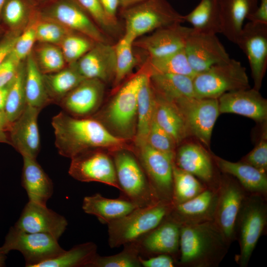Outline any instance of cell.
<instances>
[{"instance_id": "obj_1", "label": "cell", "mask_w": 267, "mask_h": 267, "mask_svg": "<svg viewBox=\"0 0 267 267\" xmlns=\"http://www.w3.org/2000/svg\"><path fill=\"white\" fill-rule=\"evenodd\" d=\"M51 125L59 154L71 159L89 149L117 147L125 141L95 119L74 118L62 111L53 117Z\"/></svg>"}, {"instance_id": "obj_2", "label": "cell", "mask_w": 267, "mask_h": 267, "mask_svg": "<svg viewBox=\"0 0 267 267\" xmlns=\"http://www.w3.org/2000/svg\"><path fill=\"white\" fill-rule=\"evenodd\" d=\"M230 245L213 220L180 225L178 266L217 267Z\"/></svg>"}, {"instance_id": "obj_3", "label": "cell", "mask_w": 267, "mask_h": 267, "mask_svg": "<svg viewBox=\"0 0 267 267\" xmlns=\"http://www.w3.org/2000/svg\"><path fill=\"white\" fill-rule=\"evenodd\" d=\"M171 201H159L145 207L137 208L127 215L108 223V243L118 247L138 240L158 226L169 215Z\"/></svg>"}, {"instance_id": "obj_4", "label": "cell", "mask_w": 267, "mask_h": 267, "mask_svg": "<svg viewBox=\"0 0 267 267\" xmlns=\"http://www.w3.org/2000/svg\"><path fill=\"white\" fill-rule=\"evenodd\" d=\"M267 227V197L247 194L240 209L235 227L240 251L235 257L240 267H247L260 237Z\"/></svg>"}, {"instance_id": "obj_5", "label": "cell", "mask_w": 267, "mask_h": 267, "mask_svg": "<svg viewBox=\"0 0 267 267\" xmlns=\"http://www.w3.org/2000/svg\"><path fill=\"white\" fill-rule=\"evenodd\" d=\"M193 84L198 98L218 99L225 93L250 88L246 69L231 58L196 73Z\"/></svg>"}, {"instance_id": "obj_6", "label": "cell", "mask_w": 267, "mask_h": 267, "mask_svg": "<svg viewBox=\"0 0 267 267\" xmlns=\"http://www.w3.org/2000/svg\"><path fill=\"white\" fill-rule=\"evenodd\" d=\"M125 34L134 41L139 37L158 29L184 22L165 0H145L123 9Z\"/></svg>"}, {"instance_id": "obj_7", "label": "cell", "mask_w": 267, "mask_h": 267, "mask_svg": "<svg viewBox=\"0 0 267 267\" xmlns=\"http://www.w3.org/2000/svg\"><path fill=\"white\" fill-rule=\"evenodd\" d=\"M117 180L122 197L138 208L153 205L159 201L141 165L129 152L120 151L114 155Z\"/></svg>"}, {"instance_id": "obj_8", "label": "cell", "mask_w": 267, "mask_h": 267, "mask_svg": "<svg viewBox=\"0 0 267 267\" xmlns=\"http://www.w3.org/2000/svg\"><path fill=\"white\" fill-rule=\"evenodd\" d=\"M58 240L49 234L24 232L13 226L10 227L1 248L6 254L11 250L19 251L24 258L25 267H37L65 251Z\"/></svg>"}, {"instance_id": "obj_9", "label": "cell", "mask_w": 267, "mask_h": 267, "mask_svg": "<svg viewBox=\"0 0 267 267\" xmlns=\"http://www.w3.org/2000/svg\"><path fill=\"white\" fill-rule=\"evenodd\" d=\"M40 14L95 43H107L101 29L76 0H50L36 7Z\"/></svg>"}, {"instance_id": "obj_10", "label": "cell", "mask_w": 267, "mask_h": 267, "mask_svg": "<svg viewBox=\"0 0 267 267\" xmlns=\"http://www.w3.org/2000/svg\"><path fill=\"white\" fill-rule=\"evenodd\" d=\"M148 73L141 72L129 79L119 90L107 113L112 127L123 138L131 137L134 130L139 89Z\"/></svg>"}, {"instance_id": "obj_11", "label": "cell", "mask_w": 267, "mask_h": 267, "mask_svg": "<svg viewBox=\"0 0 267 267\" xmlns=\"http://www.w3.org/2000/svg\"><path fill=\"white\" fill-rule=\"evenodd\" d=\"M247 194L232 176L221 177L213 221L230 245L236 240V221Z\"/></svg>"}, {"instance_id": "obj_12", "label": "cell", "mask_w": 267, "mask_h": 267, "mask_svg": "<svg viewBox=\"0 0 267 267\" xmlns=\"http://www.w3.org/2000/svg\"><path fill=\"white\" fill-rule=\"evenodd\" d=\"M172 102L182 114L190 135L208 147L220 114L218 99L184 97Z\"/></svg>"}, {"instance_id": "obj_13", "label": "cell", "mask_w": 267, "mask_h": 267, "mask_svg": "<svg viewBox=\"0 0 267 267\" xmlns=\"http://www.w3.org/2000/svg\"><path fill=\"white\" fill-rule=\"evenodd\" d=\"M91 149L71 158L69 174L82 182H99L120 191L113 160L103 152Z\"/></svg>"}, {"instance_id": "obj_14", "label": "cell", "mask_w": 267, "mask_h": 267, "mask_svg": "<svg viewBox=\"0 0 267 267\" xmlns=\"http://www.w3.org/2000/svg\"><path fill=\"white\" fill-rule=\"evenodd\" d=\"M139 148L140 165L159 199L172 202L174 156L157 150L147 143Z\"/></svg>"}, {"instance_id": "obj_15", "label": "cell", "mask_w": 267, "mask_h": 267, "mask_svg": "<svg viewBox=\"0 0 267 267\" xmlns=\"http://www.w3.org/2000/svg\"><path fill=\"white\" fill-rule=\"evenodd\" d=\"M236 44L248 58L253 88L259 90L267 66V25L249 21L243 26Z\"/></svg>"}, {"instance_id": "obj_16", "label": "cell", "mask_w": 267, "mask_h": 267, "mask_svg": "<svg viewBox=\"0 0 267 267\" xmlns=\"http://www.w3.org/2000/svg\"><path fill=\"white\" fill-rule=\"evenodd\" d=\"M184 50L189 64L196 73L230 58L216 35L198 32L193 28Z\"/></svg>"}, {"instance_id": "obj_17", "label": "cell", "mask_w": 267, "mask_h": 267, "mask_svg": "<svg viewBox=\"0 0 267 267\" xmlns=\"http://www.w3.org/2000/svg\"><path fill=\"white\" fill-rule=\"evenodd\" d=\"M174 164L196 177L207 187L218 189L220 177H216L212 156L202 146L187 143L175 151Z\"/></svg>"}, {"instance_id": "obj_18", "label": "cell", "mask_w": 267, "mask_h": 267, "mask_svg": "<svg viewBox=\"0 0 267 267\" xmlns=\"http://www.w3.org/2000/svg\"><path fill=\"white\" fill-rule=\"evenodd\" d=\"M68 225L63 216L31 201L25 205L14 226L24 232L50 234L58 239Z\"/></svg>"}, {"instance_id": "obj_19", "label": "cell", "mask_w": 267, "mask_h": 267, "mask_svg": "<svg viewBox=\"0 0 267 267\" xmlns=\"http://www.w3.org/2000/svg\"><path fill=\"white\" fill-rule=\"evenodd\" d=\"M41 111L27 105L22 114L11 124L8 131L10 144L22 157L36 159L40 151L38 118Z\"/></svg>"}, {"instance_id": "obj_20", "label": "cell", "mask_w": 267, "mask_h": 267, "mask_svg": "<svg viewBox=\"0 0 267 267\" xmlns=\"http://www.w3.org/2000/svg\"><path fill=\"white\" fill-rule=\"evenodd\" d=\"M192 28L175 24L158 29L152 34L135 40L134 45L146 52L148 58L166 56L184 48Z\"/></svg>"}, {"instance_id": "obj_21", "label": "cell", "mask_w": 267, "mask_h": 267, "mask_svg": "<svg viewBox=\"0 0 267 267\" xmlns=\"http://www.w3.org/2000/svg\"><path fill=\"white\" fill-rule=\"evenodd\" d=\"M220 114L233 113L266 123L267 101L254 88L228 92L218 98Z\"/></svg>"}, {"instance_id": "obj_22", "label": "cell", "mask_w": 267, "mask_h": 267, "mask_svg": "<svg viewBox=\"0 0 267 267\" xmlns=\"http://www.w3.org/2000/svg\"><path fill=\"white\" fill-rule=\"evenodd\" d=\"M85 79H95L106 82L114 79L116 68L114 45L95 43L93 46L73 63Z\"/></svg>"}, {"instance_id": "obj_23", "label": "cell", "mask_w": 267, "mask_h": 267, "mask_svg": "<svg viewBox=\"0 0 267 267\" xmlns=\"http://www.w3.org/2000/svg\"><path fill=\"white\" fill-rule=\"evenodd\" d=\"M180 230V224L168 216L156 228L136 241L140 253L168 254L178 260Z\"/></svg>"}, {"instance_id": "obj_24", "label": "cell", "mask_w": 267, "mask_h": 267, "mask_svg": "<svg viewBox=\"0 0 267 267\" xmlns=\"http://www.w3.org/2000/svg\"><path fill=\"white\" fill-rule=\"evenodd\" d=\"M217 198L218 189L207 187L191 199L174 205L168 216L180 225L213 221Z\"/></svg>"}, {"instance_id": "obj_25", "label": "cell", "mask_w": 267, "mask_h": 267, "mask_svg": "<svg viewBox=\"0 0 267 267\" xmlns=\"http://www.w3.org/2000/svg\"><path fill=\"white\" fill-rule=\"evenodd\" d=\"M103 82L85 79L67 94L58 104L63 111L73 116H86L98 107L103 93Z\"/></svg>"}, {"instance_id": "obj_26", "label": "cell", "mask_w": 267, "mask_h": 267, "mask_svg": "<svg viewBox=\"0 0 267 267\" xmlns=\"http://www.w3.org/2000/svg\"><path fill=\"white\" fill-rule=\"evenodd\" d=\"M212 156L217 168L235 178L247 193L267 196V174L241 161L233 162Z\"/></svg>"}, {"instance_id": "obj_27", "label": "cell", "mask_w": 267, "mask_h": 267, "mask_svg": "<svg viewBox=\"0 0 267 267\" xmlns=\"http://www.w3.org/2000/svg\"><path fill=\"white\" fill-rule=\"evenodd\" d=\"M259 0H219L221 33L236 44L246 19L253 13Z\"/></svg>"}, {"instance_id": "obj_28", "label": "cell", "mask_w": 267, "mask_h": 267, "mask_svg": "<svg viewBox=\"0 0 267 267\" xmlns=\"http://www.w3.org/2000/svg\"><path fill=\"white\" fill-rule=\"evenodd\" d=\"M23 159L21 185L27 193L29 200L46 205L53 192L52 180L36 159L23 157Z\"/></svg>"}, {"instance_id": "obj_29", "label": "cell", "mask_w": 267, "mask_h": 267, "mask_svg": "<svg viewBox=\"0 0 267 267\" xmlns=\"http://www.w3.org/2000/svg\"><path fill=\"white\" fill-rule=\"evenodd\" d=\"M137 208L138 207L124 197L109 199L99 193L85 197L82 204V209L86 213L95 216L100 222L107 224Z\"/></svg>"}, {"instance_id": "obj_30", "label": "cell", "mask_w": 267, "mask_h": 267, "mask_svg": "<svg viewBox=\"0 0 267 267\" xmlns=\"http://www.w3.org/2000/svg\"><path fill=\"white\" fill-rule=\"evenodd\" d=\"M155 93L154 118L178 144L190 135L184 119L174 103Z\"/></svg>"}, {"instance_id": "obj_31", "label": "cell", "mask_w": 267, "mask_h": 267, "mask_svg": "<svg viewBox=\"0 0 267 267\" xmlns=\"http://www.w3.org/2000/svg\"><path fill=\"white\" fill-rule=\"evenodd\" d=\"M155 93L148 73L139 89L136 111L137 126L135 142L138 148L146 144L153 119Z\"/></svg>"}, {"instance_id": "obj_32", "label": "cell", "mask_w": 267, "mask_h": 267, "mask_svg": "<svg viewBox=\"0 0 267 267\" xmlns=\"http://www.w3.org/2000/svg\"><path fill=\"white\" fill-rule=\"evenodd\" d=\"M149 75L155 92L170 101L174 102L184 97H196L193 78L191 77L156 73Z\"/></svg>"}, {"instance_id": "obj_33", "label": "cell", "mask_w": 267, "mask_h": 267, "mask_svg": "<svg viewBox=\"0 0 267 267\" xmlns=\"http://www.w3.org/2000/svg\"><path fill=\"white\" fill-rule=\"evenodd\" d=\"M198 32L215 34L221 33L219 0H201L189 13L183 16Z\"/></svg>"}, {"instance_id": "obj_34", "label": "cell", "mask_w": 267, "mask_h": 267, "mask_svg": "<svg viewBox=\"0 0 267 267\" xmlns=\"http://www.w3.org/2000/svg\"><path fill=\"white\" fill-rule=\"evenodd\" d=\"M45 88L51 103L58 104L70 91L85 79L74 64L68 65L56 72L43 74Z\"/></svg>"}, {"instance_id": "obj_35", "label": "cell", "mask_w": 267, "mask_h": 267, "mask_svg": "<svg viewBox=\"0 0 267 267\" xmlns=\"http://www.w3.org/2000/svg\"><path fill=\"white\" fill-rule=\"evenodd\" d=\"M25 92L27 104L41 110L51 103L44 86L43 74L32 52L25 60Z\"/></svg>"}, {"instance_id": "obj_36", "label": "cell", "mask_w": 267, "mask_h": 267, "mask_svg": "<svg viewBox=\"0 0 267 267\" xmlns=\"http://www.w3.org/2000/svg\"><path fill=\"white\" fill-rule=\"evenodd\" d=\"M145 69L149 74H178L192 78L196 74L189 64L184 48L166 56L148 58Z\"/></svg>"}, {"instance_id": "obj_37", "label": "cell", "mask_w": 267, "mask_h": 267, "mask_svg": "<svg viewBox=\"0 0 267 267\" xmlns=\"http://www.w3.org/2000/svg\"><path fill=\"white\" fill-rule=\"evenodd\" d=\"M97 249L96 245L92 242L79 244L37 267H88L97 254Z\"/></svg>"}, {"instance_id": "obj_38", "label": "cell", "mask_w": 267, "mask_h": 267, "mask_svg": "<svg viewBox=\"0 0 267 267\" xmlns=\"http://www.w3.org/2000/svg\"><path fill=\"white\" fill-rule=\"evenodd\" d=\"M25 75V62L22 61L9 84L4 108V114L10 124L22 114L27 105L24 87Z\"/></svg>"}, {"instance_id": "obj_39", "label": "cell", "mask_w": 267, "mask_h": 267, "mask_svg": "<svg viewBox=\"0 0 267 267\" xmlns=\"http://www.w3.org/2000/svg\"><path fill=\"white\" fill-rule=\"evenodd\" d=\"M172 201L174 205L191 199L207 188L196 177L178 168L174 163Z\"/></svg>"}, {"instance_id": "obj_40", "label": "cell", "mask_w": 267, "mask_h": 267, "mask_svg": "<svg viewBox=\"0 0 267 267\" xmlns=\"http://www.w3.org/2000/svg\"><path fill=\"white\" fill-rule=\"evenodd\" d=\"M35 7L28 0H6L1 10V21L8 30L22 31Z\"/></svg>"}, {"instance_id": "obj_41", "label": "cell", "mask_w": 267, "mask_h": 267, "mask_svg": "<svg viewBox=\"0 0 267 267\" xmlns=\"http://www.w3.org/2000/svg\"><path fill=\"white\" fill-rule=\"evenodd\" d=\"M32 54L44 75L60 71L67 64L60 48L55 44L38 43Z\"/></svg>"}, {"instance_id": "obj_42", "label": "cell", "mask_w": 267, "mask_h": 267, "mask_svg": "<svg viewBox=\"0 0 267 267\" xmlns=\"http://www.w3.org/2000/svg\"><path fill=\"white\" fill-rule=\"evenodd\" d=\"M120 253L109 256L95 255L88 267H140V251L136 241L125 244Z\"/></svg>"}, {"instance_id": "obj_43", "label": "cell", "mask_w": 267, "mask_h": 267, "mask_svg": "<svg viewBox=\"0 0 267 267\" xmlns=\"http://www.w3.org/2000/svg\"><path fill=\"white\" fill-rule=\"evenodd\" d=\"M134 40L125 34L114 45L116 55V68L114 77L115 85L121 82L132 71L136 63L133 47Z\"/></svg>"}, {"instance_id": "obj_44", "label": "cell", "mask_w": 267, "mask_h": 267, "mask_svg": "<svg viewBox=\"0 0 267 267\" xmlns=\"http://www.w3.org/2000/svg\"><path fill=\"white\" fill-rule=\"evenodd\" d=\"M95 42L80 34L72 32L66 36L58 45L67 65L80 59L94 45Z\"/></svg>"}, {"instance_id": "obj_45", "label": "cell", "mask_w": 267, "mask_h": 267, "mask_svg": "<svg viewBox=\"0 0 267 267\" xmlns=\"http://www.w3.org/2000/svg\"><path fill=\"white\" fill-rule=\"evenodd\" d=\"M38 13L36 25L37 42L58 46L66 36L74 32L60 23L41 16L38 11Z\"/></svg>"}, {"instance_id": "obj_46", "label": "cell", "mask_w": 267, "mask_h": 267, "mask_svg": "<svg viewBox=\"0 0 267 267\" xmlns=\"http://www.w3.org/2000/svg\"><path fill=\"white\" fill-rule=\"evenodd\" d=\"M38 13L37 8L34 10L26 27L18 36L12 53L20 61L26 60L32 52L37 42L36 25Z\"/></svg>"}, {"instance_id": "obj_47", "label": "cell", "mask_w": 267, "mask_h": 267, "mask_svg": "<svg viewBox=\"0 0 267 267\" xmlns=\"http://www.w3.org/2000/svg\"><path fill=\"white\" fill-rule=\"evenodd\" d=\"M147 143L157 150L175 156L176 142L167 132L159 126L154 116Z\"/></svg>"}, {"instance_id": "obj_48", "label": "cell", "mask_w": 267, "mask_h": 267, "mask_svg": "<svg viewBox=\"0 0 267 267\" xmlns=\"http://www.w3.org/2000/svg\"><path fill=\"white\" fill-rule=\"evenodd\" d=\"M97 25L104 30H113L116 23L107 15L100 0H76Z\"/></svg>"}, {"instance_id": "obj_49", "label": "cell", "mask_w": 267, "mask_h": 267, "mask_svg": "<svg viewBox=\"0 0 267 267\" xmlns=\"http://www.w3.org/2000/svg\"><path fill=\"white\" fill-rule=\"evenodd\" d=\"M267 174V132L264 128L257 144L241 160Z\"/></svg>"}, {"instance_id": "obj_50", "label": "cell", "mask_w": 267, "mask_h": 267, "mask_svg": "<svg viewBox=\"0 0 267 267\" xmlns=\"http://www.w3.org/2000/svg\"><path fill=\"white\" fill-rule=\"evenodd\" d=\"M21 62L11 52L0 64V87L8 85L13 80Z\"/></svg>"}, {"instance_id": "obj_51", "label": "cell", "mask_w": 267, "mask_h": 267, "mask_svg": "<svg viewBox=\"0 0 267 267\" xmlns=\"http://www.w3.org/2000/svg\"><path fill=\"white\" fill-rule=\"evenodd\" d=\"M141 267H174L178 266V260L168 254H159L148 259L139 257Z\"/></svg>"}, {"instance_id": "obj_52", "label": "cell", "mask_w": 267, "mask_h": 267, "mask_svg": "<svg viewBox=\"0 0 267 267\" xmlns=\"http://www.w3.org/2000/svg\"><path fill=\"white\" fill-rule=\"evenodd\" d=\"M22 31L8 30L0 40V64L12 52Z\"/></svg>"}, {"instance_id": "obj_53", "label": "cell", "mask_w": 267, "mask_h": 267, "mask_svg": "<svg viewBox=\"0 0 267 267\" xmlns=\"http://www.w3.org/2000/svg\"><path fill=\"white\" fill-rule=\"evenodd\" d=\"M247 19L250 22L267 25V0H260L257 8Z\"/></svg>"}, {"instance_id": "obj_54", "label": "cell", "mask_w": 267, "mask_h": 267, "mask_svg": "<svg viewBox=\"0 0 267 267\" xmlns=\"http://www.w3.org/2000/svg\"><path fill=\"white\" fill-rule=\"evenodd\" d=\"M105 12L109 18L116 23V15L120 0H100Z\"/></svg>"}, {"instance_id": "obj_55", "label": "cell", "mask_w": 267, "mask_h": 267, "mask_svg": "<svg viewBox=\"0 0 267 267\" xmlns=\"http://www.w3.org/2000/svg\"><path fill=\"white\" fill-rule=\"evenodd\" d=\"M10 83L6 86L0 87V112L4 114V108Z\"/></svg>"}, {"instance_id": "obj_56", "label": "cell", "mask_w": 267, "mask_h": 267, "mask_svg": "<svg viewBox=\"0 0 267 267\" xmlns=\"http://www.w3.org/2000/svg\"><path fill=\"white\" fill-rule=\"evenodd\" d=\"M145 0H120V6L123 9L130 7L140 2H141Z\"/></svg>"}, {"instance_id": "obj_57", "label": "cell", "mask_w": 267, "mask_h": 267, "mask_svg": "<svg viewBox=\"0 0 267 267\" xmlns=\"http://www.w3.org/2000/svg\"><path fill=\"white\" fill-rule=\"evenodd\" d=\"M11 124L7 121L5 115L0 112V128L5 131H8Z\"/></svg>"}, {"instance_id": "obj_58", "label": "cell", "mask_w": 267, "mask_h": 267, "mask_svg": "<svg viewBox=\"0 0 267 267\" xmlns=\"http://www.w3.org/2000/svg\"><path fill=\"white\" fill-rule=\"evenodd\" d=\"M0 142L10 144L6 131L0 128Z\"/></svg>"}, {"instance_id": "obj_59", "label": "cell", "mask_w": 267, "mask_h": 267, "mask_svg": "<svg viewBox=\"0 0 267 267\" xmlns=\"http://www.w3.org/2000/svg\"><path fill=\"white\" fill-rule=\"evenodd\" d=\"M6 255L7 254L3 252L1 247H0V267H2L5 266Z\"/></svg>"}, {"instance_id": "obj_60", "label": "cell", "mask_w": 267, "mask_h": 267, "mask_svg": "<svg viewBox=\"0 0 267 267\" xmlns=\"http://www.w3.org/2000/svg\"><path fill=\"white\" fill-rule=\"evenodd\" d=\"M35 7H38L50 0H28Z\"/></svg>"}, {"instance_id": "obj_61", "label": "cell", "mask_w": 267, "mask_h": 267, "mask_svg": "<svg viewBox=\"0 0 267 267\" xmlns=\"http://www.w3.org/2000/svg\"><path fill=\"white\" fill-rule=\"evenodd\" d=\"M6 0H0V21H1V13L2 7Z\"/></svg>"}]
</instances>
